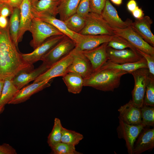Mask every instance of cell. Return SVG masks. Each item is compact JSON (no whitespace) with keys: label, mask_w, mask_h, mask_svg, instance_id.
Wrapping results in <instances>:
<instances>
[{"label":"cell","mask_w":154,"mask_h":154,"mask_svg":"<svg viewBox=\"0 0 154 154\" xmlns=\"http://www.w3.org/2000/svg\"><path fill=\"white\" fill-rule=\"evenodd\" d=\"M133 76L134 86L132 92L133 103L139 108L143 105L147 86L150 76L147 68L137 69L131 73Z\"/></svg>","instance_id":"5"},{"label":"cell","mask_w":154,"mask_h":154,"mask_svg":"<svg viewBox=\"0 0 154 154\" xmlns=\"http://www.w3.org/2000/svg\"><path fill=\"white\" fill-rule=\"evenodd\" d=\"M34 69L25 61L11 37L9 27L0 28V80L13 79L20 73Z\"/></svg>","instance_id":"1"},{"label":"cell","mask_w":154,"mask_h":154,"mask_svg":"<svg viewBox=\"0 0 154 154\" xmlns=\"http://www.w3.org/2000/svg\"><path fill=\"white\" fill-rule=\"evenodd\" d=\"M108 47L121 50L127 48L136 50V49L128 41L121 37L114 35L113 38L108 42Z\"/></svg>","instance_id":"33"},{"label":"cell","mask_w":154,"mask_h":154,"mask_svg":"<svg viewBox=\"0 0 154 154\" xmlns=\"http://www.w3.org/2000/svg\"><path fill=\"white\" fill-rule=\"evenodd\" d=\"M154 147V128L144 127L134 145L133 154H140Z\"/></svg>","instance_id":"16"},{"label":"cell","mask_w":154,"mask_h":154,"mask_svg":"<svg viewBox=\"0 0 154 154\" xmlns=\"http://www.w3.org/2000/svg\"><path fill=\"white\" fill-rule=\"evenodd\" d=\"M63 128L60 119L55 118L53 128L47 138V142L50 148L61 142Z\"/></svg>","instance_id":"29"},{"label":"cell","mask_w":154,"mask_h":154,"mask_svg":"<svg viewBox=\"0 0 154 154\" xmlns=\"http://www.w3.org/2000/svg\"><path fill=\"white\" fill-rule=\"evenodd\" d=\"M137 52L146 60L148 68L151 75L154 77V56L151 55L138 49Z\"/></svg>","instance_id":"37"},{"label":"cell","mask_w":154,"mask_h":154,"mask_svg":"<svg viewBox=\"0 0 154 154\" xmlns=\"http://www.w3.org/2000/svg\"><path fill=\"white\" fill-rule=\"evenodd\" d=\"M20 11L19 8H13L9 23V33L14 44L18 47V37L20 26Z\"/></svg>","instance_id":"27"},{"label":"cell","mask_w":154,"mask_h":154,"mask_svg":"<svg viewBox=\"0 0 154 154\" xmlns=\"http://www.w3.org/2000/svg\"><path fill=\"white\" fill-rule=\"evenodd\" d=\"M13 9L9 3L0 1V15L7 17L10 16Z\"/></svg>","instance_id":"39"},{"label":"cell","mask_w":154,"mask_h":154,"mask_svg":"<svg viewBox=\"0 0 154 154\" xmlns=\"http://www.w3.org/2000/svg\"><path fill=\"white\" fill-rule=\"evenodd\" d=\"M16 150L9 144L4 143L0 145V154H17Z\"/></svg>","instance_id":"40"},{"label":"cell","mask_w":154,"mask_h":154,"mask_svg":"<svg viewBox=\"0 0 154 154\" xmlns=\"http://www.w3.org/2000/svg\"><path fill=\"white\" fill-rule=\"evenodd\" d=\"M52 153L54 154H80L77 151L75 146L60 142L50 148Z\"/></svg>","instance_id":"35"},{"label":"cell","mask_w":154,"mask_h":154,"mask_svg":"<svg viewBox=\"0 0 154 154\" xmlns=\"http://www.w3.org/2000/svg\"><path fill=\"white\" fill-rule=\"evenodd\" d=\"M85 18V26L79 34L83 35H114L113 29L100 14L90 12Z\"/></svg>","instance_id":"4"},{"label":"cell","mask_w":154,"mask_h":154,"mask_svg":"<svg viewBox=\"0 0 154 154\" xmlns=\"http://www.w3.org/2000/svg\"><path fill=\"white\" fill-rule=\"evenodd\" d=\"M114 35L125 39L136 49L154 56V47L145 41L129 26L124 29H113Z\"/></svg>","instance_id":"8"},{"label":"cell","mask_w":154,"mask_h":154,"mask_svg":"<svg viewBox=\"0 0 154 154\" xmlns=\"http://www.w3.org/2000/svg\"><path fill=\"white\" fill-rule=\"evenodd\" d=\"M90 0H81L78 5L76 13L85 18L90 12Z\"/></svg>","instance_id":"36"},{"label":"cell","mask_w":154,"mask_h":154,"mask_svg":"<svg viewBox=\"0 0 154 154\" xmlns=\"http://www.w3.org/2000/svg\"><path fill=\"white\" fill-rule=\"evenodd\" d=\"M23 0H9V4L13 8H20Z\"/></svg>","instance_id":"44"},{"label":"cell","mask_w":154,"mask_h":154,"mask_svg":"<svg viewBox=\"0 0 154 154\" xmlns=\"http://www.w3.org/2000/svg\"><path fill=\"white\" fill-rule=\"evenodd\" d=\"M4 109L5 106H0V115L3 113Z\"/></svg>","instance_id":"47"},{"label":"cell","mask_w":154,"mask_h":154,"mask_svg":"<svg viewBox=\"0 0 154 154\" xmlns=\"http://www.w3.org/2000/svg\"><path fill=\"white\" fill-rule=\"evenodd\" d=\"M119 116L125 123L130 125L141 124V109L135 106L131 100L125 104L121 106L118 110Z\"/></svg>","instance_id":"19"},{"label":"cell","mask_w":154,"mask_h":154,"mask_svg":"<svg viewBox=\"0 0 154 154\" xmlns=\"http://www.w3.org/2000/svg\"><path fill=\"white\" fill-rule=\"evenodd\" d=\"M4 82V80H0V98L1 95Z\"/></svg>","instance_id":"46"},{"label":"cell","mask_w":154,"mask_h":154,"mask_svg":"<svg viewBox=\"0 0 154 154\" xmlns=\"http://www.w3.org/2000/svg\"><path fill=\"white\" fill-rule=\"evenodd\" d=\"M0 1L1 2H5V3H9V0H0Z\"/></svg>","instance_id":"49"},{"label":"cell","mask_w":154,"mask_h":154,"mask_svg":"<svg viewBox=\"0 0 154 154\" xmlns=\"http://www.w3.org/2000/svg\"><path fill=\"white\" fill-rule=\"evenodd\" d=\"M64 21L70 31L78 33L83 29L85 24V18L76 13Z\"/></svg>","instance_id":"30"},{"label":"cell","mask_w":154,"mask_h":154,"mask_svg":"<svg viewBox=\"0 0 154 154\" xmlns=\"http://www.w3.org/2000/svg\"><path fill=\"white\" fill-rule=\"evenodd\" d=\"M29 31L33 37L30 44L34 49L52 37L64 35L50 23L34 17Z\"/></svg>","instance_id":"3"},{"label":"cell","mask_w":154,"mask_h":154,"mask_svg":"<svg viewBox=\"0 0 154 154\" xmlns=\"http://www.w3.org/2000/svg\"><path fill=\"white\" fill-rule=\"evenodd\" d=\"M61 0H38L31 5V11L34 17L47 15L56 17Z\"/></svg>","instance_id":"20"},{"label":"cell","mask_w":154,"mask_h":154,"mask_svg":"<svg viewBox=\"0 0 154 154\" xmlns=\"http://www.w3.org/2000/svg\"></svg>","instance_id":"50"},{"label":"cell","mask_w":154,"mask_h":154,"mask_svg":"<svg viewBox=\"0 0 154 154\" xmlns=\"http://www.w3.org/2000/svg\"><path fill=\"white\" fill-rule=\"evenodd\" d=\"M38 0H30V2L31 3V5H32L36 3Z\"/></svg>","instance_id":"48"},{"label":"cell","mask_w":154,"mask_h":154,"mask_svg":"<svg viewBox=\"0 0 154 154\" xmlns=\"http://www.w3.org/2000/svg\"><path fill=\"white\" fill-rule=\"evenodd\" d=\"M131 13L133 16L137 19L142 18L144 15L142 9L139 7L138 6H137L135 9Z\"/></svg>","instance_id":"41"},{"label":"cell","mask_w":154,"mask_h":154,"mask_svg":"<svg viewBox=\"0 0 154 154\" xmlns=\"http://www.w3.org/2000/svg\"><path fill=\"white\" fill-rule=\"evenodd\" d=\"M119 124L116 129L118 138L123 139L129 154H133L134 143L139 134L144 127L141 124L133 125L123 121L119 116Z\"/></svg>","instance_id":"7"},{"label":"cell","mask_w":154,"mask_h":154,"mask_svg":"<svg viewBox=\"0 0 154 154\" xmlns=\"http://www.w3.org/2000/svg\"><path fill=\"white\" fill-rule=\"evenodd\" d=\"M126 71L111 68H100L84 79V86L92 87L104 92H113L119 87L121 77Z\"/></svg>","instance_id":"2"},{"label":"cell","mask_w":154,"mask_h":154,"mask_svg":"<svg viewBox=\"0 0 154 154\" xmlns=\"http://www.w3.org/2000/svg\"><path fill=\"white\" fill-rule=\"evenodd\" d=\"M113 3L117 5H119L122 3V0H110Z\"/></svg>","instance_id":"45"},{"label":"cell","mask_w":154,"mask_h":154,"mask_svg":"<svg viewBox=\"0 0 154 154\" xmlns=\"http://www.w3.org/2000/svg\"><path fill=\"white\" fill-rule=\"evenodd\" d=\"M107 0H90V12L101 14Z\"/></svg>","instance_id":"38"},{"label":"cell","mask_w":154,"mask_h":154,"mask_svg":"<svg viewBox=\"0 0 154 154\" xmlns=\"http://www.w3.org/2000/svg\"><path fill=\"white\" fill-rule=\"evenodd\" d=\"M137 6V3L135 0H130L127 5L128 10L131 12L135 9Z\"/></svg>","instance_id":"43"},{"label":"cell","mask_w":154,"mask_h":154,"mask_svg":"<svg viewBox=\"0 0 154 154\" xmlns=\"http://www.w3.org/2000/svg\"><path fill=\"white\" fill-rule=\"evenodd\" d=\"M108 42L93 49L81 51L90 61L92 72L99 69L108 60L107 52Z\"/></svg>","instance_id":"15"},{"label":"cell","mask_w":154,"mask_h":154,"mask_svg":"<svg viewBox=\"0 0 154 154\" xmlns=\"http://www.w3.org/2000/svg\"><path fill=\"white\" fill-rule=\"evenodd\" d=\"M50 67L43 62L41 65L35 69L18 74L12 79L13 82L19 90L30 82L34 80L40 75L46 71Z\"/></svg>","instance_id":"22"},{"label":"cell","mask_w":154,"mask_h":154,"mask_svg":"<svg viewBox=\"0 0 154 154\" xmlns=\"http://www.w3.org/2000/svg\"><path fill=\"white\" fill-rule=\"evenodd\" d=\"M51 24L65 35L69 37L77 43L82 38L83 35L76 33L70 31L66 26L64 22L51 15H44L37 17Z\"/></svg>","instance_id":"23"},{"label":"cell","mask_w":154,"mask_h":154,"mask_svg":"<svg viewBox=\"0 0 154 154\" xmlns=\"http://www.w3.org/2000/svg\"><path fill=\"white\" fill-rule=\"evenodd\" d=\"M141 123L144 127H154V107L143 105L140 108Z\"/></svg>","instance_id":"32"},{"label":"cell","mask_w":154,"mask_h":154,"mask_svg":"<svg viewBox=\"0 0 154 154\" xmlns=\"http://www.w3.org/2000/svg\"><path fill=\"white\" fill-rule=\"evenodd\" d=\"M143 105L154 107V77L151 75L147 86Z\"/></svg>","instance_id":"34"},{"label":"cell","mask_w":154,"mask_h":154,"mask_svg":"<svg viewBox=\"0 0 154 154\" xmlns=\"http://www.w3.org/2000/svg\"><path fill=\"white\" fill-rule=\"evenodd\" d=\"M142 68H148L147 61L143 57L138 61L122 64L115 63L108 60L100 68L116 69L124 71L128 73L131 74L134 71Z\"/></svg>","instance_id":"25"},{"label":"cell","mask_w":154,"mask_h":154,"mask_svg":"<svg viewBox=\"0 0 154 154\" xmlns=\"http://www.w3.org/2000/svg\"><path fill=\"white\" fill-rule=\"evenodd\" d=\"M81 0H61L58 8L60 19L64 21L76 13Z\"/></svg>","instance_id":"26"},{"label":"cell","mask_w":154,"mask_h":154,"mask_svg":"<svg viewBox=\"0 0 154 154\" xmlns=\"http://www.w3.org/2000/svg\"><path fill=\"white\" fill-rule=\"evenodd\" d=\"M76 45L73 40L65 36L43 57L41 60L50 66L69 54Z\"/></svg>","instance_id":"6"},{"label":"cell","mask_w":154,"mask_h":154,"mask_svg":"<svg viewBox=\"0 0 154 154\" xmlns=\"http://www.w3.org/2000/svg\"><path fill=\"white\" fill-rule=\"evenodd\" d=\"M107 52L108 60L118 64L137 62L143 57L137 51L130 48L117 50L107 46Z\"/></svg>","instance_id":"12"},{"label":"cell","mask_w":154,"mask_h":154,"mask_svg":"<svg viewBox=\"0 0 154 154\" xmlns=\"http://www.w3.org/2000/svg\"><path fill=\"white\" fill-rule=\"evenodd\" d=\"M73 58L68 72H72L81 76L84 79L92 72L91 63L82 52L75 48L70 53Z\"/></svg>","instance_id":"11"},{"label":"cell","mask_w":154,"mask_h":154,"mask_svg":"<svg viewBox=\"0 0 154 154\" xmlns=\"http://www.w3.org/2000/svg\"><path fill=\"white\" fill-rule=\"evenodd\" d=\"M8 20L7 17L0 15V28L5 29L9 27Z\"/></svg>","instance_id":"42"},{"label":"cell","mask_w":154,"mask_h":154,"mask_svg":"<svg viewBox=\"0 0 154 154\" xmlns=\"http://www.w3.org/2000/svg\"><path fill=\"white\" fill-rule=\"evenodd\" d=\"M72 60V56L70 53L51 66L46 71L37 78L33 82L50 81L54 77H63L68 72V68Z\"/></svg>","instance_id":"10"},{"label":"cell","mask_w":154,"mask_h":154,"mask_svg":"<svg viewBox=\"0 0 154 154\" xmlns=\"http://www.w3.org/2000/svg\"><path fill=\"white\" fill-rule=\"evenodd\" d=\"M152 20L148 16L140 19H136L132 22L130 26L145 41L151 46H154V35L151 30Z\"/></svg>","instance_id":"17"},{"label":"cell","mask_w":154,"mask_h":154,"mask_svg":"<svg viewBox=\"0 0 154 154\" xmlns=\"http://www.w3.org/2000/svg\"><path fill=\"white\" fill-rule=\"evenodd\" d=\"M107 24L112 29H124L130 25V19L123 21L119 16L117 11L109 0H107L100 14Z\"/></svg>","instance_id":"13"},{"label":"cell","mask_w":154,"mask_h":154,"mask_svg":"<svg viewBox=\"0 0 154 154\" xmlns=\"http://www.w3.org/2000/svg\"><path fill=\"white\" fill-rule=\"evenodd\" d=\"M31 6L30 0H23L20 6V26L18 37V43L22 41L25 32L29 31L34 17L31 11Z\"/></svg>","instance_id":"21"},{"label":"cell","mask_w":154,"mask_h":154,"mask_svg":"<svg viewBox=\"0 0 154 154\" xmlns=\"http://www.w3.org/2000/svg\"><path fill=\"white\" fill-rule=\"evenodd\" d=\"M83 138L80 133L63 128L61 142L75 146Z\"/></svg>","instance_id":"31"},{"label":"cell","mask_w":154,"mask_h":154,"mask_svg":"<svg viewBox=\"0 0 154 154\" xmlns=\"http://www.w3.org/2000/svg\"><path fill=\"white\" fill-rule=\"evenodd\" d=\"M64 35L52 37L35 49L32 52L27 54H21L24 60L32 64L41 60L65 36Z\"/></svg>","instance_id":"9"},{"label":"cell","mask_w":154,"mask_h":154,"mask_svg":"<svg viewBox=\"0 0 154 154\" xmlns=\"http://www.w3.org/2000/svg\"><path fill=\"white\" fill-rule=\"evenodd\" d=\"M50 81H43L34 83L25 86L19 90L9 104H17L24 102L29 99L33 95L49 87Z\"/></svg>","instance_id":"14"},{"label":"cell","mask_w":154,"mask_h":154,"mask_svg":"<svg viewBox=\"0 0 154 154\" xmlns=\"http://www.w3.org/2000/svg\"><path fill=\"white\" fill-rule=\"evenodd\" d=\"M114 35H83L82 38L76 44L75 48L81 51L90 50L109 42Z\"/></svg>","instance_id":"18"},{"label":"cell","mask_w":154,"mask_h":154,"mask_svg":"<svg viewBox=\"0 0 154 154\" xmlns=\"http://www.w3.org/2000/svg\"><path fill=\"white\" fill-rule=\"evenodd\" d=\"M68 91L74 94L80 93L84 86V78L79 74L68 72L62 77Z\"/></svg>","instance_id":"24"},{"label":"cell","mask_w":154,"mask_h":154,"mask_svg":"<svg viewBox=\"0 0 154 154\" xmlns=\"http://www.w3.org/2000/svg\"><path fill=\"white\" fill-rule=\"evenodd\" d=\"M19 90L14 84L12 79L4 80L0 98V106L8 104Z\"/></svg>","instance_id":"28"}]
</instances>
